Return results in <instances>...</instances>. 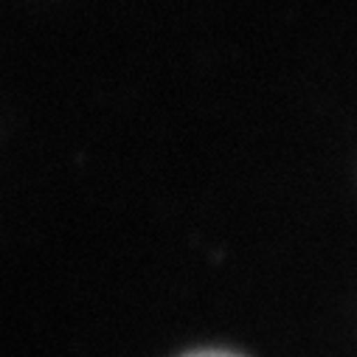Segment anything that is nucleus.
Wrapping results in <instances>:
<instances>
[{"instance_id": "obj_1", "label": "nucleus", "mask_w": 357, "mask_h": 357, "mask_svg": "<svg viewBox=\"0 0 357 357\" xmlns=\"http://www.w3.org/2000/svg\"><path fill=\"white\" fill-rule=\"evenodd\" d=\"M186 357H239L234 351H220V349H206V351H192Z\"/></svg>"}]
</instances>
